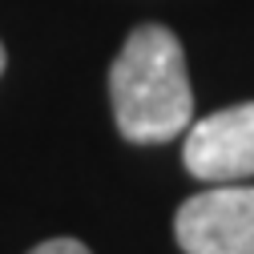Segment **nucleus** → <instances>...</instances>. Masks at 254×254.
Returning a JSON list of instances; mask_svg holds the SVG:
<instances>
[{"label": "nucleus", "instance_id": "obj_1", "mask_svg": "<svg viewBox=\"0 0 254 254\" xmlns=\"http://www.w3.org/2000/svg\"><path fill=\"white\" fill-rule=\"evenodd\" d=\"M113 121L125 141L157 145L190 129L194 93L186 77V53L162 24H141L121 45L109 69Z\"/></svg>", "mask_w": 254, "mask_h": 254}, {"label": "nucleus", "instance_id": "obj_3", "mask_svg": "<svg viewBox=\"0 0 254 254\" xmlns=\"http://www.w3.org/2000/svg\"><path fill=\"white\" fill-rule=\"evenodd\" d=\"M182 162L194 178L218 182V186L254 178V101L218 109L194 121L186 133Z\"/></svg>", "mask_w": 254, "mask_h": 254}, {"label": "nucleus", "instance_id": "obj_5", "mask_svg": "<svg viewBox=\"0 0 254 254\" xmlns=\"http://www.w3.org/2000/svg\"><path fill=\"white\" fill-rule=\"evenodd\" d=\"M0 73H4V45H0Z\"/></svg>", "mask_w": 254, "mask_h": 254}, {"label": "nucleus", "instance_id": "obj_4", "mask_svg": "<svg viewBox=\"0 0 254 254\" xmlns=\"http://www.w3.org/2000/svg\"><path fill=\"white\" fill-rule=\"evenodd\" d=\"M28 254H93V250L85 242H77V238H49V242L33 246Z\"/></svg>", "mask_w": 254, "mask_h": 254}, {"label": "nucleus", "instance_id": "obj_2", "mask_svg": "<svg viewBox=\"0 0 254 254\" xmlns=\"http://www.w3.org/2000/svg\"><path fill=\"white\" fill-rule=\"evenodd\" d=\"M174 234L186 254H254V186L202 190L182 202Z\"/></svg>", "mask_w": 254, "mask_h": 254}]
</instances>
